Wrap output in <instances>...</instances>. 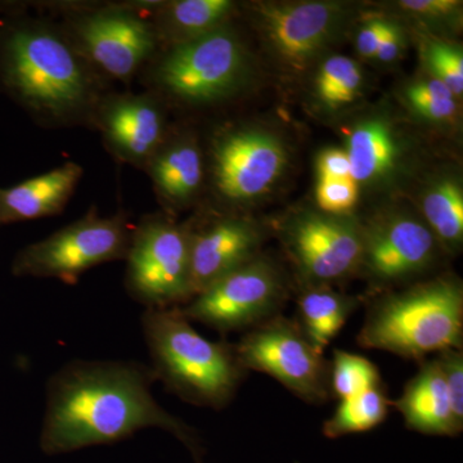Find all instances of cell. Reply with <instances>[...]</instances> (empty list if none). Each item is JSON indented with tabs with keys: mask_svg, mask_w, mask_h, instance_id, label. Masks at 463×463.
Listing matches in <instances>:
<instances>
[{
	"mask_svg": "<svg viewBox=\"0 0 463 463\" xmlns=\"http://www.w3.org/2000/svg\"><path fill=\"white\" fill-rule=\"evenodd\" d=\"M145 172L151 178L155 194L166 210L190 205L203 182V160L200 147L191 137L161 143Z\"/></svg>",
	"mask_w": 463,
	"mask_h": 463,
	"instance_id": "obj_19",
	"label": "cell"
},
{
	"mask_svg": "<svg viewBox=\"0 0 463 463\" xmlns=\"http://www.w3.org/2000/svg\"><path fill=\"white\" fill-rule=\"evenodd\" d=\"M125 288L146 309L181 307L192 300L191 225L164 213L142 216L128 250Z\"/></svg>",
	"mask_w": 463,
	"mask_h": 463,
	"instance_id": "obj_8",
	"label": "cell"
},
{
	"mask_svg": "<svg viewBox=\"0 0 463 463\" xmlns=\"http://www.w3.org/2000/svg\"><path fill=\"white\" fill-rule=\"evenodd\" d=\"M426 225L439 245L458 250L463 241V192L458 182L441 179L435 183L422 200Z\"/></svg>",
	"mask_w": 463,
	"mask_h": 463,
	"instance_id": "obj_23",
	"label": "cell"
},
{
	"mask_svg": "<svg viewBox=\"0 0 463 463\" xmlns=\"http://www.w3.org/2000/svg\"><path fill=\"white\" fill-rule=\"evenodd\" d=\"M281 233L304 288L328 286L359 270L362 227L346 216L301 213Z\"/></svg>",
	"mask_w": 463,
	"mask_h": 463,
	"instance_id": "obj_11",
	"label": "cell"
},
{
	"mask_svg": "<svg viewBox=\"0 0 463 463\" xmlns=\"http://www.w3.org/2000/svg\"><path fill=\"white\" fill-rule=\"evenodd\" d=\"M233 8L231 0H174L157 2L147 16L160 47H172L224 26Z\"/></svg>",
	"mask_w": 463,
	"mask_h": 463,
	"instance_id": "obj_21",
	"label": "cell"
},
{
	"mask_svg": "<svg viewBox=\"0 0 463 463\" xmlns=\"http://www.w3.org/2000/svg\"><path fill=\"white\" fill-rule=\"evenodd\" d=\"M423 60L434 80L440 81L453 96L463 93V53L459 45L443 41L426 42Z\"/></svg>",
	"mask_w": 463,
	"mask_h": 463,
	"instance_id": "obj_28",
	"label": "cell"
},
{
	"mask_svg": "<svg viewBox=\"0 0 463 463\" xmlns=\"http://www.w3.org/2000/svg\"><path fill=\"white\" fill-rule=\"evenodd\" d=\"M362 81L364 74L358 63L345 56H332L319 67L317 96L328 108H341L358 97Z\"/></svg>",
	"mask_w": 463,
	"mask_h": 463,
	"instance_id": "obj_25",
	"label": "cell"
},
{
	"mask_svg": "<svg viewBox=\"0 0 463 463\" xmlns=\"http://www.w3.org/2000/svg\"><path fill=\"white\" fill-rule=\"evenodd\" d=\"M165 112L152 93H108L100 99L93 128L115 160L145 170L166 138Z\"/></svg>",
	"mask_w": 463,
	"mask_h": 463,
	"instance_id": "obj_14",
	"label": "cell"
},
{
	"mask_svg": "<svg viewBox=\"0 0 463 463\" xmlns=\"http://www.w3.org/2000/svg\"><path fill=\"white\" fill-rule=\"evenodd\" d=\"M405 99L410 108L425 120L443 123L456 114V97L446 85L434 79L408 87Z\"/></svg>",
	"mask_w": 463,
	"mask_h": 463,
	"instance_id": "obj_27",
	"label": "cell"
},
{
	"mask_svg": "<svg viewBox=\"0 0 463 463\" xmlns=\"http://www.w3.org/2000/svg\"><path fill=\"white\" fill-rule=\"evenodd\" d=\"M356 343L420 362L447 349H463L462 282L437 277L374 298Z\"/></svg>",
	"mask_w": 463,
	"mask_h": 463,
	"instance_id": "obj_4",
	"label": "cell"
},
{
	"mask_svg": "<svg viewBox=\"0 0 463 463\" xmlns=\"http://www.w3.org/2000/svg\"><path fill=\"white\" fill-rule=\"evenodd\" d=\"M361 306L358 298L335 291L330 286L304 288L298 298V323L318 352L339 335Z\"/></svg>",
	"mask_w": 463,
	"mask_h": 463,
	"instance_id": "obj_22",
	"label": "cell"
},
{
	"mask_svg": "<svg viewBox=\"0 0 463 463\" xmlns=\"http://www.w3.org/2000/svg\"><path fill=\"white\" fill-rule=\"evenodd\" d=\"M392 405L403 416L410 430L431 437H458L463 431L456 422L443 373L434 359L422 361L419 373L408 381L401 397Z\"/></svg>",
	"mask_w": 463,
	"mask_h": 463,
	"instance_id": "obj_18",
	"label": "cell"
},
{
	"mask_svg": "<svg viewBox=\"0 0 463 463\" xmlns=\"http://www.w3.org/2000/svg\"><path fill=\"white\" fill-rule=\"evenodd\" d=\"M390 408L392 402L383 383L355 397L344 399L330 419L323 423V435L339 439L373 430L388 419Z\"/></svg>",
	"mask_w": 463,
	"mask_h": 463,
	"instance_id": "obj_24",
	"label": "cell"
},
{
	"mask_svg": "<svg viewBox=\"0 0 463 463\" xmlns=\"http://www.w3.org/2000/svg\"><path fill=\"white\" fill-rule=\"evenodd\" d=\"M295 463H298V462H295Z\"/></svg>",
	"mask_w": 463,
	"mask_h": 463,
	"instance_id": "obj_35",
	"label": "cell"
},
{
	"mask_svg": "<svg viewBox=\"0 0 463 463\" xmlns=\"http://www.w3.org/2000/svg\"><path fill=\"white\" fill-rule=\"evenodd\" d=\"M443 373L453 414L463 429V349H447L435 356Z\"/></svg>",
	"mask_w": 463,
	"mask_h": 463,
	"instance_id": "obj_30",
	"label": "cell"
},
{
	"mask_svg": "<svg viewBox=\"0 0 463 463\" xmlns=\"http://www.w3.org/2000/svg\"><path fill=\"white\" fill-rule=\"evenodd\" d=\"M156 377L136 361L76 359L52 374L45 390L42 452L66 455L94 446H109L145 429H161L203 463L197 431L167 412L152 394Z\"/></svg>",
	"mask_w": 463,
	"mask_h": 463,
	"instance_id": "obj_1",
	"label": "cell"
},
{
	"mask_svg": "<svg viewBox=\"0 0 463 463\" xmlns=\"http://www.w3.org/2000/svg\"><path fill=\"white\" fill-rule=\"evenodd\" d=\"M147 66L148 84L158 93L203 105L228 99L242 87L248 78L249 58L239 35L224 25L166 47Z\"/></svg>",
	"mask_w": 463,
	"mask_h": 463,
	"instance_id": "obj_6",
	"label": "cell"
},
{
	"mask_svg": "<svg viewBox=\"0 0 463 463\" xmlns=\"http://www.w3.org/2000/svg\"><path fill=\"white\" fill-rule=\"evenodd\" d=\"M133 225L124 210L100 216L96 206L87 214L48 236L27 245L12 261L14 277L57 279L75 285L91 268L125 260Z\"/></svg>",
	"mask_w": 463,
	"mask_h": 463,
	"instance_id": "obj_7",
	"label": "cell"
},
{
	"mask_svg": "<svg viewBox=\"0 0 463 463\" xmlns=\"http://www.w3.org/2000/svg\"><path fill=\"white\" fill-rule=\"evenodd\" d=\"M316 200L325 214L345 216L358 201V183L353 178H318Z\"/></svg>",
	"mask_w": 463,
	"mask_h": 463,
	"instance_id": "obj_29",
	"label": "cell"
},
{
	"mask_svg": "<svg viewBox=\"0 0 463 463\" xmlns=\"http://www.w3.org/2000/svg\"><path fill=\"white\" fill-rule=\"evenodd\" d=\"M261 242L260 228L239 216H222L203 227H191L194 298L225 274L257 258Z\"/></svg>",
	"mask_w": 463,
	"mask_h": 463,
	"instance_id": "obj_16",
	"label": "cell"
},
{
	"mask_svg": "<svg viewBox=\"0 0 463 463\" xmlns=\"http://www.w3.org/2000/svg\"><path fill=\"white\" fill-rule=\"evenodd\" d=\"M404 48V33L402 27L395 23L388 24L385 35L380 43L379 50L376 52V60L381 62H392L401 56L402 51Z\"/></svg>",
	"mask_w": 463,
	"mask_h": 463,
	"instance_id": "obj_34",
	"label": "cell"
},
{
	"mask_svg": "<svg viewBox=\"0 0 463 463\" xmlns=\"http://www.w3.org/2000/svg\"><path fill=\"white\" fill-rule=\"evenodd\" d=\"M388 24L389 21L383 20V18H373L362 27L361 32L358 33V38H356V48L362 56L365 58L376 56L380 43L388 29Z\"/></svg>",
	"mask_w": 463,
	"mask_h": 463,
	"instance_id": "obj_33",
	"label": "cell"
},
{
	"mask_svg": "<svg viewBox=\"0 0 463 463\" xmlns=\"http://www.w3.org/2000/svg\"><path fill=\"white\" fill-rule=\"evenodd\" d=\"M234 349L248 373L273 377L301 401L321 404L331 398L330 362L294 319L273 317L246 331Z\"/></svg>",
	"mask_w": 463,
	"mask_h": 463,
	"instance_id": "obj_9",
	"label": "cell"
},
{
	"mask_svg": "<svg viewBox=\"0 0 463 463\" xmlns=\"http://www.w3.org/2000/svg\"><path fill=\"white\" fill-rule=\"evenodd\" d=\"M288 164L285 146L273 134L230 128L212 143L213 181L231 203H245L267 194Z\"/></svg>",
	"mask_w": 463,
	"mask_h": 463,
	"instance_id": "obj_12",
	"label": "cell"
},
{
	"mask_svg": "<svg viewBox=\"0 0 463 463\" xmlns=\"http://www.w3.org/2000/svg\"><path fill=\"white\" fill-rule=\"evenodd\" d=\"M345 152L352 178L356 183L385 181L398 169L402 145L392 125L383 118H370L353 128L347 136Z\"/></svg>",
	"mask_w": 463,
	"mask_h": 463,
	"instance_id": "obj_20",
	"label": "cell"
},
{
	"mask_svg": "<svg viewBox=\"0 0 463 463\" xmlns=\"http://www.w3.org/2000/svg\"><path fill=\"white\" fill-rule=\"evenodd\" d=\"M462 3L456 0H403L399 7L423 20L446 21L458 14Z\"/></svg>",
	"mask_w": 463,
	"mask_h": 463,
	"instance_id": "obj_31",
	"label": "cell"
},
{
	"mask_svg": "<svg viewBox=\"0 0 463 463\" xmlns=\"http://www.w3.org/2000/svg\"><path fill=\"white\" fill-rule=\"evenodd\" d=\"M58 25L75 50L106 81L129 84L156 56L160 43L138 2L62 3Z\"/></svg>",
	"mask_w": 463,
	"mask_h": 463,
	"instance_id": "obj_5",
	"label": "cell"
},
{
	"mask_svg": "<svg viewBox=\"0 0 463 463\" xmlns=\"http://www.w3.org/2000/svg\"><path fill=\"white\" fill-rule=\"evenodd\" d=\"M258 14L273 50L295 69H306L325 50L344 18L343 7L328 2L273 3Z\"/></svg>",
	"mask_w": 463,
	"mask_h": 463,
	"instance_id": "obj_15",
	"label": "cell"
},
{
	"mask_svg": "<svg viewBox=\"0 0 463 463\" xmlns=\"http://www.w3.org/2000/svg\"><path fill=\"white\" fill-rule=\"evenodd\" d=\"M318 178H352V169L345 149L328 148L317 158Z\"/></svg>",
	"mask_w": 463,
	"mask_h": 463,
	"instance_id": "obj_32",
	"label": "cell"
},
{
	"mask_svg": "<svg viewBox=\"0 0 463 463\" xmlns=\"http://www.w3.org/2000/svg\"><path fill=\"white\" fill-rule=\"evenodd\" d=\"M0 91L47 128L90 127L106 80L61 26L0 5Z\"/></svg>",
	"mask_w": 463,
	"mask_h": 463,
	"instance_id": "obj_2",
	"label": "cell"
},
{
	"mask_svg": "<svg viewBox=\"0 0 463 463\" xmlns=\"http://www.w3.org/2000/svg\"><path fill=\"white\" fill-rule=\"evenodd\" d=\"M359 270L377 288L421 276L438 258L439 242L423 222L405 214H392L362 227Z\"/></svg>",
	"mask_w": 463,
	"mask_h": 463,
	"instance_id": "obj_13",
	"label": "cell"
},
{
	"mask_svg": "<svg viewBox=\"0 0 463 463\" xmlns=\"http://www.w3.org/2000/svg\"><path fill=\"white\" fill-rule=\"evenodd\" d=\"M286 297L285 282L276 265L258 255L179 309L188 321L227 334L251 330L281 315Z\"/></svg>",
	"mask_w": 463,
	"mask_h": 463,
	"instance_id": "obj_10",
	"label": "cell"
},
{
	"mask_svg": "<svg viewBox=\"0 0 463 463\" xmlns=\"http://www.w3.org/2000/svg\"><path fill=\"white\" fill-rule=\"evenodd\" d=\"M141 323L149 367L167 392L197 407L231 404L248 376L234 345L203 337L179 307L145 309Z\"/></svg>",
	"mask_w": 463,
	"mask_h": 463,
	"instance_id": "obj_3",
	"label": "cell"
},
{
	"mask_svg": "<svg viewBox=\"0 0 463 463\" xmlns=\"http://www.w3.org/2000/svg\"><path fill=\"white\" fill-rule=\"evenodd\" d=\"M84 169L67 161L9 188L0 187V227L62 214Z\"/></svg>",
	"mask_w": 463,
	"mask_h": 463,
	"instance_id": "obj_17",
	"label": "cell"
},
{
	"mask_svg": "<svg viewBox=\"0 0 463 463\" xmlns=\"http://www.w3.org/2000/svg\"><path fill=\"white\" fill-rule=\"evenodd\" d=\"M379 385L383 380L376 364L354 353L335 350L330 362L331 397L344 401Z\"/></svg>",
	"mask_w": 463,
	"mask_h": 463,
	"instance_id": "obj_26",
	"label": "cell"
}]
</instances>
